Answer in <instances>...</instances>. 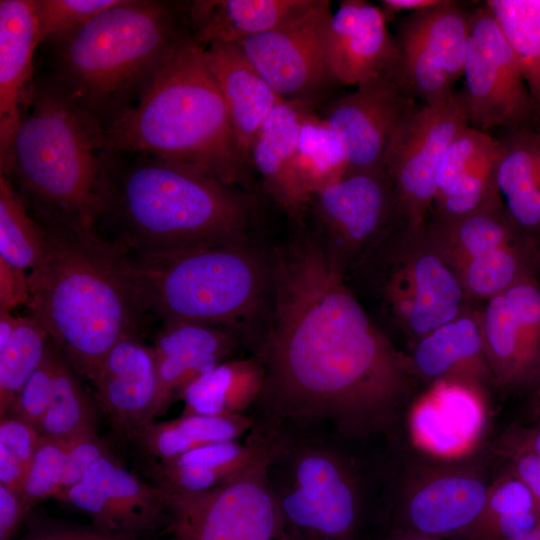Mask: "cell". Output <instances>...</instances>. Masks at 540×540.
<instances>
[{
  "label": "cell",
  "mask_w": 540,
  "mask_h": 540,
  "mask_svg": "<svg viewBox=\"0 0 540 540\" xmlns=\"http://www.w3.org/2000/svg\"><path fill=\"white\" fill-rule=\"evenodd\" d=\"M418 104L388 70L332 102L323 118L349 170L384 169L397 131Z\"/></svg>",
  "instance_id": "15"
},
{
  "label": "cell",
  "mask_w": 540,
  "mask_h": 540,
  "mask_svg": "<svg viewBox=\"0 0 540 540\" xmlns=\"http://www.w3.org/2000/svg\"><path fill=\"white\" fill-rule=\"evenodd\" d=\"M417 376L456 380L481 387L491 379L484 348L481 311L466 310L414 342L409 355Z\"/></svg>",
  "instance_id": "26"
},
{
  "label": "cell",
  "mask_w": 540,
  "mask_h": 540,
  "mask_svg": "<svg viewBox=\"0 0 540 540\" xmlns=\"http://www.w3.org/2000/svg\"><path fill=\"white\" fill-rule=\"evenodd\" d=\"M91 382L115 432L125 440L136 441L155 420L156 356L139 334L122 337L107 353Z\"/></svg>",
  "instance_id": "19"
},
{
  "label": "cell",
  "mask_w": 540,
  "mask_h": 540,
  "mask_svg": "<svg viewBox=\"0 0 540 540\" xmlns=\"http://www.w3.org/2000/svg\"><path fill=\"white\" fill-rule=\"evenodd\" d=\"M104 131L35 72L0 175L37 222L95 228L102 206Z\"/></svg>",
  "instance_id": "6"
},
{
  "label": "cell",
  "mask_w": 540,
  "mask_h": 540,
  "mask_svg": "<svg viewBox=\"0 0 540 540\" xmlns=\"http://www.w3.org/2000/svg\"><path fill=\"white\" fill-rule=\"evenodd\" d=\"M29 281L25 270L0 258V309L11 312L29 301Z\"/></svg>",
  "instance_id": "44"
},
{
  "label": "cell",
  "mask_w": 540,
  "mask_h": 540,
  "mask_svg": "<svg viewBox=\"0 0 540 540\" xmlns=\"http://www.w3.org/2000/svg\"><path fill=\"white\" fill-rule=\"evenodd\" d=\"M102 206L95 228L129 253L248 244L253 195L192 165L104 149Z\"/></svg>",
  "instance_id": "2"
},
{
  "label": "cell",
  "mask_w": 540,
  "mask_h": 540,
  "mask_svg": "<svg viewBox=\"0 0 540 540\" xmlns=\"http://www.w3.org/2000/svg\"><path fill=\"white\" fill-rule=\"evenodd\" d=\"M109 451L108 444L97 434V431L71 438L64 459L61 484L56 499L60 500L67 490L82 481L93 463Z\"/></svg>",
  "instance_id": "43"
},
{
  "label": "cell",
  "mask_w": 540,
  "mask_h": 540,
  "mask_svg": "<svg viewBox=\"0 0 540 540\" xmlns=\"http://www.w3.org/2000/svg\"><path fill=\"white\" fill-rule=\"evenodd\" d=\"M486 5L516 58L540 115V1L489 0Z\"/></svg>",
  "instance_id": "35"
},
{
  "label": "cell",
  "mask_w": 540,
  "mask_h": 540,
  "mask_svg": "<svg viewBox=\"0 0 540 540\" xmlns=\"http://www.w3.org/2000/svg\"><path fill=\"white\" fill-rule=\"evenodd\" d=\"M382 9L364 0H344L331 15L326 52L335 82L360 85L392 66L395 42Z\"/></svg>",
  "instance_id": "20"
},
{
  "label": "cell",
  "mask_w": 540,
  "mask_h": 540,
  "mask_svg": "<svg viewBox=\"0 0 540 540\" xmlns=\"http://www.w3.org/2000/svg\"><path fill=\"white\" fill-rule=\"evenodd\" d=\"M265 317L250 343L265 369L256 404L276 429L326 425L362 438L396 423L417 377L372 322L318 233L274 249Z\"/></svg>",
  "instance_id": "1"
},
{
  "label": "cell",
  "mask_w": 540,
  "mask_h": 540,
  "mask_svg": "<svg viewBox=\"0 0 540 540\" xmlns=\"http://www.w3.org/2000/svg\"><path fill=\"white\" fill-rule=\"evenodd\" d=\"M282 430L259 421L244 442L231 440L205 445L177 457L151 461L148 475L156 486L170 494L196 493L225 484L266 454Z\"/></svg>",
  "instance_id": "23"
},
{
  "label": "cell",
  "mask_w": 540,
  "mask_h": 540,
  "mask_svg": "<svg viewBox=\"0 0 540 540\" xmlns=\"http://www.w3.org/2000/svg\"><path fill=\"white\" fill-rule=\"evenodd\" d=\"M268 475L293 540H355L361 488L350 460L336 448L284 431Z\"/></svg>",
  "instance_id": "8"
},
{
  "label": "cell",
  "mask_w": 540,
  "mask_h": 540,
  "mask_svg": "<svg viewBox=\"0 0 540 540\" xmlns=\"http://www.w3.org/2000/svg\"><path fill=\"white\" fill-rule=\"evenodd\" d=\"M241 338L211 324L163 322L152 346L157 362L156 417L163 414L197 377L230 359Z\"/></svg>",
  "instance_id": "21"
},
{
  "label": "cell",
  "mask_w": 540,
  "mask_h": 540,
  "mask_svg": "<svg viewBox=\"0 0 540 540\" xmlns=\"http://www.w3.org/2000/svg\"><path fill=\"white\" fill-rule=\"evenodd\" d=\"M532 417H533L535 423H537V422L540 423V408L537 409L536 411L532 412Z\"/></svg>",
  "instance_id": "53"
},
{
  "label": "cell",
  "mask_w": 540,
  "mask_h": 540,
  "mask_svg": "<svg viewBox=\"0 0 540 540\" xmlns=\"http://www.w3.org/2000/svg\"><path fill=\"white\" fill-rule=\"evenodd\" d=\"M319 233L345 264L398 216L384 169L349 170L312 196Z\"/></svg>",
  "instance_id": "17"
},
{
  "label": "cell",
  "mask_w": 540,
  "mask_h": 540,
  "mask_svg": "<svg viewBox=\"0 0 540 540\" xmlns=\"http://www.w3.org/2000/svg\"><path fill=\"white\" fill-rule=\"evenodd\" d=\"M441 0H383V13L385 17L389 13L400 11H419L437 5Z\"/></svg>",
  "instance_id": "49"
},
{
  "label": "cell",
  "mask_w": 540,
  "mask_h": 540,
  "mask_svg": "<svg viewBox=\"0 0 540 540\" xmlns=\"http://www.w3.org/2000/svg\"><path fill=\"white\" fill-rule=\"evenodd\" d=\"M330 1L315 0L305 12L238 43L250 63L284 100L311 104L335 83L327 62Z\"/></svg>",
  "instance_id": "14"
},
{
  "label": "cell",
  "mask_w": 540,
  "mask_h": 540,
  "mask_svg": "<svg viewBox=\"0 0 540 540\" xmlns=\"http://www.w3.org/2000/svg\"><path fill=\"white\" fill-rule=\"evenodd\" d=\"M470 14L455 1L441 0L399 21L389 71L414 100L432 105L456 92L454 84L463 76Z\"/></svg>",
  "instance_id": "12"
},
{
  "label": "cell",
  "mask_w": 540,
  "mask_h": 540,
  "mask_svg": "<svg viewBox=\"0 0 540 540\" xmlns=\"http://www.w3.org/2000/svg\"><path fill=\"white\" fill-rule=\"evenodd\" d=\"M190 36L186 2L120 0L86 25L41 42L35 72L105 131L141 100Z\"/></svg>",
  "instance_id": "3"
},
{
  "label": "cell",
  "mask_w": 540,
  "mask_h": 540,
  "mask_svg": "<svg viewBox=\"0 0 540 540\" xmlns=\"http://www.w3.org/2000/svg\"><path fill=\"white\" fill-rule=\"evenodd\" d=\"M469 125L462 92L446 100L419 103L397 131L385 157L399 219L408 229L428 221L441 160L457 134Z\"/></svg>",
  "instance_id": "11"
},
{
  "label": "cell",
  "mask_w": 540,
  "mask_h": 540,
  "mask_svg": "<svg viewBox=\"0 0 540 540\" xmlns=\"http://www.w3.org/2000/svg\"><path fill=\"white\" fill-rule=\"evenodd\" d=\"M463 76L469 125L476 129L522 128L536 112L516 58L486 4L470 14Z\"/></svg>",
  "instance_id": "13"
},
{
  "label": "cell",
  "mask_w": 540,
  "mask_h": 540,
  "mask_svg": "<svg viewBox=\"0 0 540 540\" xmlns=\"http://www.w3.org/2000/svg\"><path fill=\"white\" fill-rule=\"evenodd\" d=\"M510 469L532 493L540 512V456L527 450L504 448Z\"/></svg>",
  "instance_id": "46"
},
{
  "label": "cell",
  "mask_w": 540,
  "mask_h": 540,
  "mask_svg": "<svg viewBox=\"0 0 540 540\" xmlns=\"http://www.w3.org/2000/svg\"><path fill=\"white\" fill-rule=\"evenodd\" d=\"M40 45L34 0L0 1V170L7 163Z\"/></svg>",
  "instance_id": "24"
},
{
  "label": "cell",
  "mask_w": 540,
  "mask_h": 540,
  "mask_svg": "<svg viewBox=\"0 0 540 540\" xmlns=\"http://www.w3.org/2000/svg\"><path fill=\"white\" fill-rule=\"evenodd\" d=\"M384 540H438L394 527Z\"/></svg>",
  "instance_id": "50"
},
{
  "label": "cell",
  "mask_w": 540,
  "mask_h": 540,
  "mask_svg": "<svg viewBox=\"0 0 540 540\" xmlns=\"http://www.w3.org/2000/svg\"><path fill=\"white\" fill-rule=\"evenodd\" d=\"M539 526L540 512L532 493L509 468L490 484L475 522L450 540H513Z\"/></svg>",
  "instance_id": "33"
},
{
  "label": "cell",
  "mask_w": 540,
  "mask_h": 540,
  "mask_svg": "<svg viewBox=\"0 0 540 540\" xmlns=\"http://www.w3.org/2000/svg\"><path fill=\"white\" fill-rule=\"evenodd\" d=\"M205 57L225 99L239 149L250 165L249 151L258 129L284 99L270 87L238 44L209 45Z\"/></svg>",
  "instance_id": "27"
},
{
  "label": "cell",
  "mask_w": 540,
  "mask_h": 540,
  "mask_svg": "<svg viewBox=\"0 0 540 540\" xmlns=\"http://www.w3.org/2000/svg\"><path fill=\"white\" fill-rule=\"evenodd\" d=\"M490 484L471 470L427 473L405 489L395 527L438 540L451 539L479 517Z\"/></svg>",
  "instance_id": "18"
},
{
  "label": "cell",
  "mask_w": 540,
  "mask_h": 540,
  "mask_svg": "<svg viewBox=\"0 0 540 540\" xmlns=\"http://www.w3.org/2000/svg\"><path fill=\"white\" fill-rule=\"evenodd\" d=\"M23 540H138V535L105 531L96 527H59L39 531Z\"/></svg>",
  "instance_id": "47"
},
{
  "label": "cell",
  "mask_w": 540,
  "mask_h": 540,
  "mask_svg": "<svg viewBox=\"0 0 540 540\" xmlns=\"http://www.w3.org/2000/svg\"><path fill=\"white\" fill-rule=\"evenodd\" d=\"M45 251L44 230L11 182L0 175V258L26 271L42 262Z\"/></svg>",
  "instance_id": "37"
},
{
  "label": "cell",
  "mask_w": 540,
  "mask_h": 540,
  "mask_svg": "<svg viewBox=\"0 0 540 540\" xmlns=\"http://www.w3.org/2000/svg\"><path fill=\"white\" fill-rule=\"evenodd\" d=\"M243 473L212 489L164 493L175 540H293L268 475L280 441Z\"/></svg>",
  "instance_id": "9"
},
{
  "label": "cell",
  "mask_w": 540,
  "mask_h": 540,
  "mask_svg": "<svg viewBox=\"0 0 540 540\" xmlns=\"http://www.w3.org/2000/svg\"><path fill=\"white\" fill-rule=\"evenodd\" d=\"M306 105L308 103L297 100L278 104L258 129L249 151L251 168L261 176L267 193L297 220L312 201L295 168L301 117Z\"/></svg>",
  "instance_id": "25"
},
{
  "label": "cell",
  "mask_w": 540,
  "mask_h": 540,
  "mask_svg": "<svg viewBox=\"0 0 540 540\" xmlns=\"http://www.w3.org/2000/svg\"><path fill=\"white\" fill-rule=\"evenodd\" d=\"M50 337L32 316L19 317L10 341L0 348V417L47 353Z\"/></svg>",
  "instance_id": "38"
},
{
  "label": "cell",
  "mask_w": 540,
  "mask_h": 540,
  "mask_svg": "<svg viewBox=\"0 0 540 540\" xmlns=\"http://www.w3.org/2000/svg\"><path fill=\"white\" fill-rule=\"evenodd\" d=\"M315 0H194L186 2L191 35L204 49L238 44L305 12Z\"/></svg>",
  "instance_id": "28"
},
{
  "label": "cell",
  "mask_w": 540,
  "mask_h": 540,
  "mask_svg": "<svg viewBox=\"0 0 540 540\" xmlns=\"http://www.w3.org/2000/svg\"><path fill=\"white\" fill-rule=\"evenodd\" d=\"M500 144L497 186L509 215L521 231L540 241V133L512 129Z\"/></svg>",
  "instance_id": "29"
},
{
  "label": "cell",
  "mask_w": 540,
  "mask_h": 540,
  "mask_svg": "<svg viewBox=\"0 0 540 540\" xmlns=\"http://www.w3.org/2000/svg\"><path fill=\"white\" fill-rule=\"evenodd\" d=\"M486 420L480 387L439 380L411 408L408 427L416 444L438 456H456L479 439Z\"/></svg>",
  "instance_id": "22"
},
{
  "label": "cell",
  "mask_w": 540,
  "mask_h": 540,
  "mask_svg": "<svg viewBox=\"0 0 540 540\" xmlns=\"http://www.w3.org/2000/svg\"><path fill=\"white\" fill-rule=\"evenodd\" d=\"M54 356L55 344L50 339L44 360L16 394L5 415L15 416L37 427L53 394Z\"/></svg>",
  "instance_id": "42"
},
{
  "label": "cell",
  "mask_w": 540,
  "mask_h": 540,
  "mask_svg": "<svg viewBox=\"0 0 540 540\" xmlns=\"http://www.w3.org/2000/svg\"><path fill=\"white\" fill-rule=\"evenodd\" d=\"M265 369L254 356L228 359L193 380L183 391L181 414L234 415L257 403Z\"/></svg>",
  "instance_id": "30"
},
{
  "label": "cell",
  "mask_w": 540,
  "mask_h": 540,
  "mask_svg": "<svg viewBox=\"0 0 540 540\" xmlns=\"http://www.w3.org/2000/svg\"><path fill=\"white\" fill-rule=\"evenodd\" d=\"M125 272L147 315L226 328L249 343L265 317L269 262L246 245L133 256Z\"/></svg>",
  "instance_id": "7"
},
{
  "label": "cell",
  "mask_w": 540,
  "mask_h": 540,
  "mask_svg": "<svg viewBox=\"0 0 540 540\" xmlns=\"http://www.w3.org/2000/svg\"><path fill=\"white\" fill-rule=\"evenodd\" d=\"M481 320L493 381L502 388L531 387L540 374V285L535 276L488 299Z\"/></svg>",
  "instance_id": "16"
},
{
  "label": "cell",
  "mask_w": 540,
  "mask_h": 540,
  "mask_svg": "<svg viewBox=\"0 0 540 540\" xmlns=\"http://www.w3.org/2000/svg\"><path fill=\"white\" fill-rule=\"evenodd\" d=\"M104 146L183 162L248 191L254 183L205 49L192 36L141 100L104 131Z\"/></svg>",
  "instance_id": "5"
},
{
  "label": "cell",
  "mask_w": 540,
  "mask_h": 540,
  "mask_svg": "<svg viewBox=\"0 0 540 540\" xmlns=\"http://www.w3.org/2000/svg\"><path fill=\"white\" fill-rule=\"evenodd\" d=\"M175 540V539H174Z\"/></svg>",
  "instance_id": "54"
},
{
  "label": "cell",
  "mask_w": 540,
  "mask_h": 540,
  "mask_svg": "<svg viewBox=\"0 0 540 540\" xmlns=\"http://www.w3.org/2000/svg\"><path fill=\"white\" fill-rule=\"evenodd\" d=\"M256 422L247 414H180L175 419L150 422L135 442L153 461H163L205 445L238 440L250 433Z\"/></svg>",
  "instance_id": "32"
},
{
  "label": "cell",
  "mask_w": 540,
  "mask_h": 540,
  "mask_svg": "<svg viewBox=\"0 0 540 540\" xmlns=\"http://www.w3.org/2000/svg\"><path fill=\"white\" fill-rule=\"evenodd\" d=\"M120 0H34L40 43L74 31Z\"/></svg>",
  "instance_id": "41"
},
{
  "label": "cell",
  "mask_w": 540,
  "mask_h": 540,
  "mask_svg": "<svg viewBox=\"0 0 540 540\" xmlns=\"http://www.w3.org/2000/svg\"><path fill=\"white\" fill-rule=\"evenodd\" d=\"M70 439L41 436L21 488L30 507L46 499H56Z\"/></svg>",
  "instance_id": "40"
},
{
  "label": "cell",
  "mask_w": 540,
  "mask_h": 540,
  "mask_svg": "<svg viewBox=\"0 0 540 540\" xmlns=\"http://www.w3.org/2000/svg\"><path fill=\"white\" fill-rule=\"evenodd\" d=\"M504 448L523 449L540 456V423L512 430L504 440Z\"/></svg>",
  "instance_id": "48"
},
{
  "label": "cell",
  "mask_w": 540,
  "mask_h": 540,
  "mask_svg": "<svg viewBox=\"0 0 540 540\" xmlns=\"http://www.w3.org/2000/svg\"><path fill=\"white\" fill-rule=\"evenodd\" d=\"M40 439L34 425L12 415L0 417V484L21 490Z\"/></svg>",
  "instance_id": "39"
},
{
  "label": "cell",
  "mask_w": 540,
  "mask_h": 540,
  "mask_svg": "<svg viewBox=\"0 0 540 540\" xmlns=\"http://www.w3.org/2000/svg\"><path fill=\"white\" fill-rule=\"evenodd\" d=\"M513 540H540V526L529 533Z\"/></svg>",
  "instance_id": "52"
},
{
  "label": "cell",
  "mask_w": 540,
  "mask_h": 540,
  "mask_svg": "<svg viewBox=\"0 0 540 540\" xmlns=\"http://www.w3.org/2000/svg\"><path fill=\"white\" fill-rule=\"evenodd\" d=\"M82 480L105 494L126 532L139 536L162 522L168 524L163 491L128 470L111 451L99 457Z\"/></svg>",
  "instance_id": "31"
},
{
  "label": "cell",
  "mask_w": 540,
  "mask_h": 540,
  "mask_svg": "<svg viewBox=\"0 0 540 540\" xmlns=\"http://www.w3.org/2000/svg\"><path fill=\"white\" fill-rule=\"evenodd\" d=\"M54 385L50 405L37 425L41 436L70 439L97 431V412L77 371L55 345Z\"/></svg>",
  "instance_id": "34"
},
{
  "label": "cell",
  "mask_w": 540,
  "mask_h": 540,
  "mask_svg": "<svg viewBox=\"0 0 540 540\" xmlns=\"http://www.w3.org/2000/svg\"><path fill=\"white\" fill-rule=\"evenodd\" d=\"M531 411L534 412L540 408V374L531 385Z\"/></svg>",
  "instance_id": "51"
},
{
  "label": "cell",
  "mask_w": 540,
  "mask_h": 540,
  "mask_svg": "<svg viewBox=\"0 0 540 540\" xmlns=\"http://www.w3.org/2000/svg\"><path fill=\"white\" fill-rule=\"evenodd\" d=\"M403 237L402 246L386 265L380 292L390 318L417 341L466 311L469 298L425 225L419 229L404 226Z\"/></svg>",
  "instance_id": "10"
},
{
  "label": "cell",
  "mask_w": 540,
  "mask_h": 540,
  "mask_svg": "<svg viewBox=\"0 0 540 540\" xmlns=\"http://www.w3.org/2000/svg\"><path fill=\"white\" fill-rule=\"evenodd\" d=\"M30 508L21 490L0 484V540H12Z\"/></svg>",
  "instance_id": "45"
},
{
  "label": "cell",
  "mask_w": 540,
  "mask_h": 540,
  "mask_svg": "<svg viewBox=\"0 0 540 540\" xmlns=\"http://www.w3.org/2000/svg\"><path fill=\"white\" fill-rule=\"evenodd\" d=\"M309 106L302 112L295 168L302 187L312 198L345 175L349 167L325 119L314 114Z\"/></svg>",
  "instance_id": "36"
},
{
  "label": "cell",
  "mask_w": 540,
  "mask_h": 540,
  "mask_svg": "<svg viewBox=\"0 0 540 540\" xmlns=\"http://www.w3.org/2000/svg\"><path fill=\"white\" fill-rule=\"evenodd\" d=\"M42 262L28 274L31 315L77 373L93 380L110 349L148 315L125 272L128 249L80 224L38 222Z\"/></svg>",
  "instance_id": "4"
}]
</instances>
